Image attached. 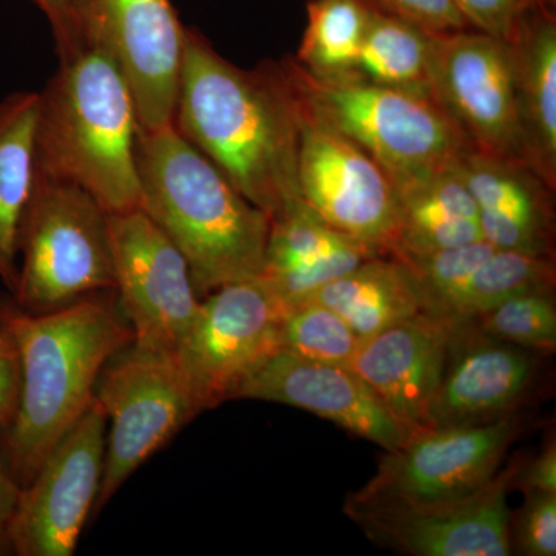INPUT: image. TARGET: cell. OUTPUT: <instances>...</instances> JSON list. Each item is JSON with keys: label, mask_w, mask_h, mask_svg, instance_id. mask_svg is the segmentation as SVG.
<instances>
[{"label": "cell", "mask_w": 556, "mask_h": 556, "mask_svg": "<svg viewBox=\"0 0 556 556\" xmlns=\"http://www.w3.org/2000/svg\"><path fill=\"white\" fill-rule=\"evenodd\" d=\"M174 127L270 219L302 200L300 112L280 61L241 68L188 28Z\"/></svg>", "instance_id": "1"}, {"label": "cell", "mask_w": 556, "mask_h": 556, "mask_svg": "<svg viewBox=\"0 0 556 556\" xmlns=\"http://www.w3.org/2000/svg\"><path fill=\"white\" fill-rule=\"evenodd\" d=\"M0 328L21 362L20 402L5 430L3 464L22 489L90 407L102 369L134 343V329L105 292L46 314L27 313L0 294Z\"/></svg>", "instance_id": "2"}, {"label": "cell", "mask_w": 556, "mask_h": 556, "mask_svg": "<svg viewBox=\"0 0 556 556\" xmlns=\"http://www.w3.org/2000/svg\"><path fill=\"white\" fill-rule=\"evenodd\" d=\"M141 207L188 262L200 299L258 277L270 218L174 126L138 130Z\"/></svg>", "instance_id": "3"}, {"label": "cell", "mask_w": 556, "mask_h": 556, "mask_svg": "<svg viewBox=\"0 0 556 556\" xmlns=\"http://www.w3.org/2000/svg\"><path fill=\"white\" fill-rule=\"evenodd\" d=\"M138 130L123 72L84 47L39 91L36 172L86 190L109 214L141 207Z\"/></svg>", "instance_id": "4"}, {"label": "cell", "mask_w": 556, "mask_h": 556, "mask_svg": "<svg viewBox=\"0 0 556 556\" xmlns=\"http://www.w3.org/2000/svg\"><path fill=\"white\" fill-rule=\"evenodd\" d=\"M300 110L378 161L394 186L455 167L470 142L430 93L382 86L356 72L318 76L281 60Z\"/></svg>", "instance_id": "5"}, {"label": "cell", "mask_w": 556, "mask_h": 556, "mask_svg": "<svg viewBox=\"0 0 556 556\" xmlns=\"http://www.w3.org/2000/svg\"><path fill=\"white\" fill-rule=\"evenodd\" d=\"M98 292H115L109 212L78 186L36 172L11 299L27 313L46 314Z\"/></svg>", "instance_id": "6"}, {"label": "cell", "mask_w": 556, "mask_h": 556, "mask_svg": "<svg viewBox=\"0 0 556 556\" xmlns=\"http://www.w3.org/2000/svg\"><path fill=\"white\" fill-rule=\"evenodd\" d=\"M94 397L108 415L97 510L182 427L200 415L174 353L127 346L102 369Z\"/></svg>", "instance_id": "7"}, {"label": "cell", "mask_w": 556, "mask_h": 556, "mask_svg": "<svg viewBox=\"0 0 556 556\" xmlns=\"http://www.w3.org/2000/svg\"><path fill=\"white\" fill-rule=\"evenodd\" d=\"M525 428L518 413L464 426L413 431L386 452L378 471L346 501L357 504H427L456 500L485 485Z\"/></svg>", "instance_id": "8"}, {"label": "cell", "mask_w": 556, "mask_h": 556, "mask_svg": "<svg viewBox=\"0 0 556 556\" xmlns=\"http://www.w3.org/2000/svg\"><path fill=\"white\" fill-rule=\"evenodd\" d=\"M285 309L260 277L233 281L201 299L174 356L199 413L229 402L252 369L280 346Z\"/></svg>", "instance_id": "9"}, {"label": "cell", "mask_w": 556, "mask_h": 556, "mask_svg": "<svg viewBox=\"0 0 556 556\" xmlns=\"http://www.w3.org/2000/svg\"><path fill=\"white\" fill-rule=\"evenodd\" d=\"M83 47L118 65L137 105L139 129L174 126L188 27L172 0H72Z\"/></svg>", "instance_id": "10"}, {"label": "cell", "mask_w": 556, "mask_h": 556, "mask_svg": "<svg viewBox=\"0 0 556 556\" xmlns=\"http://www.w3.org/2000/svg\"><path fill=\"white\" fill-rule=\"evenodd\" d=\"M115 292L134 345L175 353L201 299L185 255L142 207L109 214Z\"/></svg>", "instance_id": "11"}, {"label": "cell", "mask_w": 556, "mask_h": 556, "mask_svg": "<svg viewBox=\"0 0 556 556\" xmlns=\"http://www.w3.org/2000/svg\"><path fill=\"white\" fill-rule=\"evenodd\" d=\"M108 428V415L94 397L31 481L22 486L10 529L13 555L75 554L100 495Z\"/></svg>", "instance_id": "12"}, {"label": "cell", "mask_w": 556, "mask_h": 556, "mask_svg": "<svg viewBox=\"0 0 556 556\" xmlns=\"http://www.w3.org/2000/svg\"><path fill=\"white\" fill-rule=\"evenodd\" d=\"M430 93L471 149L527 164L510 43L475 28L434 36Z\"/></svg>", "instance_id": "13"}, {"label": "cell", "mask_w": 556, "mask_h": 556, "mask_svg": "<svg viewBox=\"0 0 556 556\" xmlns=\"http://www.w3.org/2000/svg\"><path fill=\"white\" fill-rule=\"evenodd\" d=\"M299 112L300 197L331 228L393 255L399 226L393 179L353 141Z\"/></svg>", "instance_id": "14"}, {"label": "cell", "mask_w": 556, "mask_h": 556, "mask_svg": "<svg viewBox=\"0 0 556 556\" xmlns=\"http://www.w3.org/2000/svg\"><path fill=\"white\" fill-rule=\"evenodd\" d=\"M519 459L481 489L456 500L427 504H357L345 514L380 546L412 556L511 555L510 510Z\"/></svg>", "instance_id": "15"}, {"label": "cell", "mask_w": 556, "mask_h": 556, "mask_svg": "<svg viewBox=\"0 0 556 556\" xmlns=\"http://www.w3.org/2000/svg\"><path fill=\"white\" fill-rule=\"evenodd\" d=\"M289 405L334 422L354 437L393 452L409 437L356 372L278 350L241 380L230 401Z\"/></svg>", "instance_id": "16"}, {"label": "cell", "mask_w": 556, "mask_h": 556, "mask_svg": "<svg viewBox=\"0 0 556 556\" xmlns=\"http://www.w3.org/2000/svg\"><path fill=\"white\" fill-rule=\"evenodd\" d=\"M416 278L424 311L447 324L471 320L511 295L555 289L554 257L507 251L479 240L399 258Z\"/></svg>", "instance_id": "17"}, {"label": "cell", "mask_w": 556, "mask_h": 556, "mask_svg": "<svg viewBox=\"0 0 556 556\" xmlns=\"http://www.w3.org/2000/svg\"><path fill=\"white\" fill-rule=\"evenodd\" d=\"M448 327L447 361L431 404L430 427L517 413L536 388L541 357L482 334L471 321Z\"/></svg>", "instance_id": "18"}, {"label": "cell", "mask_w": 556, "mask_h": 556, "mask_svg": "<svg viewBox=\"0 0 556 556\" xmlns=\"http://www.w3.org/2000/svg\"><path fill=\"white\" fill-rule=\"evenodd\" d=\"M448 336L447 321L419 314L362 340L346 368L413 433L430 427L431 404L447 361Z\"/></svg>", "instance_id": "19"}, {"label": "cell", "mask_w": 556, "mask_h": 556, "mask_svg": "<svg viewBox=\"0 0 556 556\" xmlns=\"http://www.w3.org/2000/svg\"><path fill=\"white\" fill-rule=\"evenodd\" d=\"M457 169L477 203L482 239L507 251L554 257L555 190L532 167L470 149Z\"/></svg>", "instance_id": "20"}, {"label": "cell", "mask_w": 556, "mask_h": 556, "mask_svg": "<svg viewBox=\"0 0 556 556\" xmlns=\"http://www.w3.org/2000/svg\"><path fill=\"white\" fill-rule=\"evenodd\" d=\"M379 251L331 228L300 200L270 219L260 278L287 313Z\"/></svg>", "instance_id": "21"}, {"label": "cell", "mask_w": 556, "mask_h": 556, "mask_svg": "<svg viewBox=\"0 0 556 556\" xmlns=\"http://www.w3.org/2000/svg\"><path fill=\"white\" fill-rule=\"evenodd\" d=\"M527 166L556 189V17L541 7L510 43Z\"/></svg>", "instance_id": "22"}, {"label": "cell", "mask_w": 556, "mask_h": 556, "mask_svg": "<svg viewBox=\"0 0 556 556\" xmlns=\"http://www.w3.org/2000/svg\"><path fill=\"white\" fill-rule=\"evenodd\" d=\"M457 164L396 186L397 241L391 257L426 255L484 240L477 203Z\"/></svg>", "instance_id": "23"}, {"label": "cell", "mask_w": 556, "mask_h": 556, "mask_svg": "<svg viewBox=\"0 0 556 556\" xmlns=\"http://www.w3.org/2000/svg\"><path fill=\"white\" fill-rule=\"evenodd\" d=\"M309 299L336 311L362 340L426 314L412 269L391 255L365 260Z\"/></svg>", "instance_id": "24"}, {"label": "cell", "mask_w": 556, "mask_h": 556, "mask_svg": "<svg viewBox=\"0 0 556 556\" xmlns=\"http://www.w3.org/2000/svg\"><path fill=\"white\" fill-rule=\"evenodd\" d=\"M39 91H14L0 100V280H17V237L36 179Z\"/></svg>", "instance_id": "25"}, {"label": "cell", "mask_w": 556, "mask_h": 556, "mask_svg": "<svg viewBox=\"0 0 556 556\" xmlns=\"http://www.w3.org/2000/svg\"><path fill=\"white\" fill-rule=\"evenodd\" d=\"M433 46L434 35L412 22L371 11L354 72L382 86L430 93Z\"/></svg>", "instance_id": "26"}, {"label": "cell", "mask_w": 556, "mask_h": 556, "mask_svg": "<svg viewBox=\"0 0 556 556\" xmlns=\"http://www.w3.org/2000/svg\"><path fill=\"white\" fill-rule=\"evenodd\" d=\"M369 16L362 0H311L295 60L318 76L354 73Z\"/></svg>", "instance_id": "27"}, {"label": "cell", "mask_w": 556, "mask_h": 556, "mask_svg": "<svg viewBox=\"0 0 556 556\" xmlns=\"http://www.w3.org/2000/svg\"><path fill=\"white\" fill-rule=\"evenodd\" d=\"M554 291L551 289L511 295L467 321H471L489 338L521 348L540 357L552 356L556 353Z\"/></svg>", "instance_id": "28"}, {"label": "cell", "mask_w": 556, "mask_h": 556, "mask_svg": "<svg viewBox=\"0 0 556 556\" xmlns=\"http://www.w3.org/2000/svg\"><path fill=\"white\" fill-rule=\"evenodd\" d=\"M362 339L336 311L305 300L281 318L280 346L295 356L348 367Z\"/></svg>", "instance_id": "29"}, {"label": "cell", "mask_w": 556, "mask_h": 556, "mask_svg": "<svg viewBox=\"0 0 556 556\" xmlns=\"http://www.w3.org/2000/svg\"><path fill=\"white\" fill-rule=\"evenodd\" d=\"M511 554L556 555V493H526L517 514H510Z\"/></svg>", "instance_id": "30"}, {"label": "cell", "mask_w": 556, "mask_h": 556, "mask_svg": "<svg viewBox=\"0 0 556 556\" xmlns=\"http://www.w3.org/2000/svg\"><path fill=\"white\" fill-rule=\"evenodd\" d=\"M475 30L511 43L527 17L541 7H555V0H453Z\"/></svg>", "instance_id": "31"}, {"label": "cell", "mask_w": 556, "mask_h": 556, "mask_svg": "<svg viewBox=\"0 0 556 556\" xmlns=\"http://www.w3.org/2000/svg\"><path fill=\"white\" fill-rule=\"evenodd\" d=\"M362 2L371 11L412 22L434 36L471 28L453 0H362Z\"/></svg>", "instance_id": "32"}, {"label": "cell", "mask_w": 556, "mask_h": 556, "mask_svg": "<svg viewBox=\"0 0 556 556\" xmlns=\"http://www.w3.org/2000/svg\"><path fill=\"white\" fill-rule=\"evenodd\" d=\"M20 391V354L9 332L0 328V431H5L13 422Z\"/></svg>", "instance_id": "33"}, {"label": "cell", "mask_w": 556, "mask_h": 556, "mask_svg": "<svg viewBox=\"0 0 556 556\" xmlns=\"http://www.w3.org/2000/svg\"><path fill=\"white\" fill-rule=\"evenodd\" d=\"M514 489L522 493H556V441L548 439L541 452L529 460H519Z\"/></svg>", "instance_id": "34"}, {"label": "cell", "mask_w": 556, "mask_h": 556, "mask_svg": "<svg viewBox=\"0 0 556 556\" xmlns=\"http://www.w3.org/2000/svg\"><path fill=\"white\" fill-rule=\"evenodd\" d=\"M31 2L49 21L60 60L84 49L76 30L75 17H73L72 0H31Z\"/></svg>", "instance_id": "35"}, {"label": "cell", "mask_w": 556, "mask_h": 556, "mask_svg": "<svg viewBox=\"0 0 556 556\" xmlns=\"http://www.w3.org/2000/svg\"><path fill=\"white\" fill-rule=\"evenodd\" d=\"M21 486L0 459V556L13 555L10 543L11 521L20 501Z\"/></svg>", "instance_id": "36"}]
</instances>
